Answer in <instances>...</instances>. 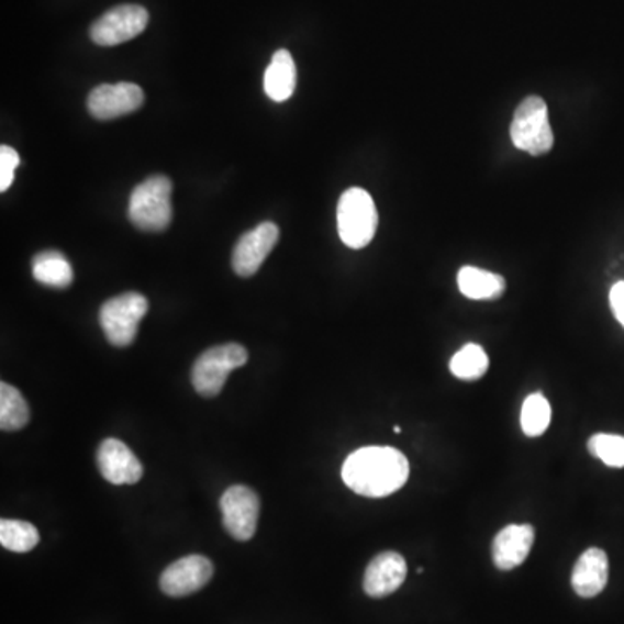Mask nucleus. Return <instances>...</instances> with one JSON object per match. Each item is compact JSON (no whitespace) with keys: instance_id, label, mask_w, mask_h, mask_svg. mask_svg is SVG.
Instances as JSON below:
<instances>
[{"instance_id":"nucleus-16","label":"nucleus","mask_w":624,"mask_h":624,"mask_svg":"<svg viewBox=\"0 0 624 624\" xmlns=\"http://www.w3.org/2000/svg\"><path fill=\"white\" fill-rule=\"evenodd\" d=\"M297 86V68L292 54L287 49L276 51L264 75V91L275 103L292 98Z\"/></svg>"},{"instance_id":"nucleus-14","label":"nucleus","mask_w":624,"mask_h":624,"mask_svg":"<svg viewBox=\"0 0 624 624\" xmlns=\"http://www.w3.org/2000/svg\"><path fill=\"white\" fill-rule=\"evenodd\" d=\"M534 543V527L510 524L497 534L493 542V562L500 571H512L526 562Z\"/></svg>"},{"instance_id":"nucleus-24","label":"nucleus","mask_w":624,"mask_h":624,"mask_svg":"<svg viewBox=\"0 0 624 624\" xmlns=\"http://www.w3.org/2000/svg\"><path fill=\"white\" fill-rule=\"evenodd\" d=\"M20 167V155L11 146L0 148V191L4 193L14 181V170Z\"/></svg>"},{"instance_id":"nucleus-12","label":"nucleus","mask_w":624,"mask_h":624,"mask_svg":"<svg viewBox=\"0 0 624 624\" xmlns=\"http://www.w3.org/2000/svg\"><path fill=\"white\" fill-rule=\"evenodd\" d=\"M408 566L403 555L398 551L378 554L366 567L363 588L368 597L383 599L398 592L406 579Z\"/></svg>"},{"instance_id":"nucleus-10","label":"nucleus","mask_w":624,"mask_h":624,"mask_svg":"<svg viewBox=\"0 0 624 624\" xmlns=\"http://www.w3.org/2000/svg\"><path fill=\"white\" fill-rule=\"evenodd\" d=\"M144 103V92L131 82L103 83L96 87L87 98V108L94 119L113 120L140 110Z\"/></svg>"},{"instance_id":"nucleus-17","label":"nucleus","mask_w":624,"mask_h":624,"mask_svg":"<svg viewBox=\"0 0 624 624\" xmlns=\"http://www.w3.org/2000/svg\"><path fill=\"white\" fill-rule=\"evenodd\" d=\"M458 288L467 299L497 300L506 290V281L497 272L486 271L481 267L465 266L458 272Z\"/></svg>"},{"instance_id":"nucleus-11","label":"nucleus","mask_w":624,"mask_h":624,"mask_svg":"<svg viewBox=\"0 0 624 624\" xmlns=\"http://www.w3.org/2000/svg\"><path fill=\"white\" fill-rule=\"evenodd\" d=\"M214 576V566L203 555H188L165 569L161 592L169 597H188L202 590Z\"/></svg>"},{"instance_id":"nucleus-25","label":"nucleus","mask_w":624,"mask_h":624,"mask_svg":"<svg viewBox=\"0 0 624 624\" xmlns=\"http://www.w3.org/2000/svg\"><path fill=\"white\" fill-rule=\"evenodd\" d=\"M609 300H611V309L614 312V316L624 326V281H620V283L611 288Z\"/></svg>"},{"instance_id":"nucleus-23","label":"nucleus","mask_w":624,"mask_h":624,"mask_svg":"<svg viewBox=\"0 0 624 624\" xmlns=\"http://www.w3.org/2000/svg\"><path fill=\"white\" fill-rule=\"evenodd\" d=\"M588 452L604 461L608 467H624V437L614 434H595L588 441Z\"/></svg>"},{"instance_id":"nucleus-19","label":"nucleus","mask_w":624,"mask_h":624,"mask_svg":"<svg viewBox=\"0 0 624 624\" xmlns=\"http://www.w3.org/2000/svg\"><path fill=\"white\" fill-rule=\"evenodd\" d=\"M30 420V408L20 390L0 383V428L4 432L21 431Z\"/></svg>"},{"instance_id":"nucleus-22","label":"nucleus","mask_w":624,"mask_h":624,"mask_svg":"<svg viewBox=\"0 0 624 624\" xmlns=\"http://www.w3.org/2000/svg\"><path fill=\"white\" fill-rule=\"evenodd\" d=\"M551 422V406L545 395L531 394L521 410V427L527 437H539L545 434Z\"/></svg>"},{"instance_id":"nucleus-3","label":"nucleus","mask_w":624,"mask_h":624,"mask_svg":"<svg viewBox=\"0 0 624 624\" xmlns=\"http://www.w3.org/2000/svg\"><path fill=\"white\" fill-rule=\"evenodd\" d=\"M337 227L347 247L359 250L370 245L377 233L378 212L368 191L350 188L342 193L337 207Z\"/></svg>"},{"instance_id":"nucleus-7","label":"nucleus","mask_w":624,"mask_h":624,"mask_svg":"<svg viewBox=\"0 0 624 624\" xmlns=\"http://www.w3.org/2000/svg\"><path fill=\"white\" fill-rule=\"evenodd\" d=\"M148 11L141 5H116L96 20L89 33L92 42L98 46H119L143 33L148 26Z\"/></svg>"},{"instance_id":"nucleus-6","label":"nucleus","mask_w":624,"mask_h":624,"mask_svg":"<svg viewBox=\"0 0 624 624\" xmlns=\"http://www.w3.org/2000/svg\"><path fill=\"white\" fill-rule=\"evenodd\" d=\"M148 299L137 292L107 300L99 311V323L108 342L115 347H127L136 341L141 320L148 314Z\"/></svg>"},{"instance_id":"nucleus-5","label":"nucleus","mask_w":624,"mask_h":624,"mask_svg":"<svg viewBox=\"0 0 624 624\" xmlns=\"http://www.w3.org/2000/svg\"><path fill=\"white\" fill-rule=\"evenodd\" d=\"M248 353L239 344H222L210 347L200 356L191 370L194 390L203 398L221 394L231 371L247 365Z\"/></svg>"},{"instance_id":"nucleus-20","label":"nucleus","mask_w":624,"mask_h":624,"mask_svg":"<svg viewBox=\"0 0 624 624\" xmlns=\"http://www.w3.org/2000/svg\"><path fill=\"white\" fill-rule=\"evenodd\" d=\"M489 368V358L481 345L467 344L453 356L449 370L465 382H473L484 377Z\"/></svg>"},{"instance_id":"nucleus-13","label":"nucleus","mask_w":624,"mask_h":624,"mask_svg":"<svg viewBox=\"0 0 624 624\" xmlns=\"http://www.w3.org/2000/svg\"><path fill=\"white\" fill-rule=\"evenodd\" d=\"M98 467L101 476L115 486L136 484L143 477V465L127 444L119 439H107L98 449Z\"/></svg>"},{"instance_id":"nucleus-4","label":"nucleus","mask_w":624,"mask_h":624,"mask_svg":"<svg viewBox=\"0 0 624 624\" xmlns=\"http://www.w3.org/2000/svg\"><path fill=\"white\" fill-rule=\"evenodd\" d=\"M510 137L515 148L533 156L546 155L554 148V131L548 120V107L539 96H530L515 110Z\"/></svg>"},{"instance_id":"nucleus-8","label":"nucleus","mask_w":624,"mask_h":624,"mask_svg":"<svg viewBox=\"0 0 624 624\" xmlns=\"http://www.w3.org/2000/svg\"><path fill=\"white\" fill-rule=\"evenodd\" d=\"M260 501L247 486H231L221 498L224 530L238 542L254 538L259 522Z\"/></svg>"},{"instance_id":"nucleus-9","label":"nucleus","mask_w":624,"mask_h":624,"mask_svg":"<svg viewBox=\"0 0 624 624\" xmlns=\"http://www.w3.org/2000/svg\"><path fill=\"white\" fill-rule=\"evenodd\" d=\"M280 239V230L275 222L267 221L243 234L233 252V269L242 278H250L259 271L267 255L271 254Z\"/></svg>"},{"instance_id":"nucleus-1","label":"nucleus","mask_w":624,"mask_h":624,"mask_svg":"<svg viewBox=\"0 0 624 624\" xmlns=\"http://www.w3.org/2000/svg\"><path fill=\"white\" fill-rule=\"evenodd\" d=\"M410 464L406 456L387 446H368L349 455L342 467V479L354 493L383 498L406 484Z\"/></svg>"},{"instance_id":"nucleus-2","label":"nucleus","mask_w":624,"mask_h":624,"mask_svg":"<svg viewBox=\"0 0 624 624\" xmlns=\"http://www.w3.org/2000/svg\"><path fill=\"white\" fill-rule=\"evenodd\" d=\"M172 182L169 177L152 176L134 188L129 200V218L143 231L158 233L172 221Z\"/></svg>"},{"instance_id":"nucleus-15","label":"nucleus","mask_w":624,"mask_h":624,"mask_svg":"<svg viewBox=\"0 0 624 624\" xmlns=\"http://www.w3.org/2000/svg\"><path fill=\"white\" fill-rule=\"evenodd\" d=\"M609 579L608 554L600 548H590L579 557L572 569V590L583 599H592L604 592Z\"/></svg>"},{"instance_id":"nucleus-18","label":"nucleus","mask_w":624,"mask_h":624,"mask_svg":"<svg viewBox=\"0 0 624 624\" xmlns=\"http://www.w3.org/2000/svg\"><path fill=\"white\" fill-rule=\"evenodd\" d=\"M33 278L38 283L53 288L70 287L74 281V267L65 255L56 250L41 252L33 257Z\"/></svg>"},{"instance_id":"nucleus-21","label":"nucleus","mask_w":624,"mask_h":624,"mask_svg":"<svg viewBox=\"0 0 624 624\" xmlns=\"http://www.w3.org/2000/svg\"><path fill=\"white\" fill-rule=\"evenodd\" d=\"M37 527L25 521H0V545L16 554H26L38 545Z\"/></svg>"}]
</instances>
